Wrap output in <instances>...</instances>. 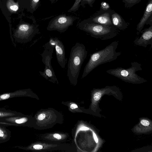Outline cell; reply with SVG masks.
Returning <instances> with one entry per match:
<instances>
[{"mask_svg":"<svg viewBox=\"0 0 152 152\" xmlns=\"http://www.w3.org/2000/svg\"><path fill=\"white\" fill-rule=\"evenodd\" d=\"M142 33L140 37H136L133 41L136 45L141 46L146 48L148 45H151L152 47V26L148 28L142 30L140 32Z\"/></svg>","mask_w":152,"mask_h":152,"instance_id":"obj_11","label":"cell"},{"mask_svg":"<svg viewBox=\"0 0 152 152\" xmlns=\"http://www.w3.org/2000/svg\"><path fill=\"white\" fill-rule=\"evenodd\" d=\"M55 43L53 38H51L49 42L46 43L44 46V50L41 54L42 61L45 65L43 72L39 71L41 75L46 79L53 82H58L57 78L51 65V60L52 58Z\"/></svg>","mask_w":152,"mask_h":152,"instance_id":"obj_5","label":"cell"},{"mask_svg":"<svg viewBox=\"0 0 152 152\" xmlns=\"http://www.w3.org/2000/svg\"><path fill=\"white\" fill-rule=\"evenodd\" d=\"M131 66L127 68L118 67L110 69L106 71L111 75L126 82L135 84H140L147 81L136 73L137 71H142V65L137 62L131 63Z\"/></svg>","mask_w":152,"mask_h":152,"instance_id":"obj_4","label":"cell"},{"mask_svg":"<svg viewBox=\"0 0 152 152\" xmlns=\"http://www.w3.org/2000/svg\"><path fill=\"white\" fill-rule=\"evenodd\" d=\"M0 8L8 21L14 15L20 17L24 9L18 0H0Z\"/></svg>","mask_w":152,"mask_h":152,"instance_id":"obj_6","label":"cell"},{"mask_svg":"<svg viewBox=\"0 0 152 152\" xmlns=\"http://www.w3.org/2000/svg\"><path fill=\"white\" fill-rule=\"evenodd\" d=\"M96 0H82V2L83 4H87L90 7H92L93 4Z\"/></svg>","mask_w":152,"mask_h":152,"instance_id":"obj_21","label":"cell"},{"mask_svg":"<svg viewBox=\"0 0 152 152\" xmlns=\"http://www.w3.org/2000/svg\"><path fill=\"white\" fill-rule=\"evenodd\" d=\"M100 8L105 10L110 9V6L107 2L105 1L102 2L101 3Z\"/></svg>","mask_w":152,"mask_h":152,"instance_id":"obj_19","label":"cell"},{"mask_svg":"<svg viewBox=\"0 0 152 152\" xmlns=\"http://www.w3.org/2000/svg\"><path fill=\"white\" fill-rule=\"evenodd\" d=\"M141 124L144 126H148L150 124L149 121L145 120H143L141 121Z\"/></svg>","mask_w":152,"mask_h":152,"instance_id":"obj_22","label":"cell"},{"mask_svg":"<svg viewBox=\"0 0 152 152\" xmlns=\"http://www.w3.org/2000/svg\"><path fill=\"white\" fill-rule=\"evenodd\" d=\"M152 0H148L143 15L137 26V34L139 35L145 24L152 26Z\"/></svg>","mask_w":152,"mask_h":152,"instance_id":"obj_10","label":"cell"},{"mask_svg":"<svg viewBox=\"0 0 152 152\" xmlns=\"http://www.w3.org/2000/svg\"><path fill=\"white\" fill-rule=\"evenodd\" d=\"M53 39L55 43V48L57 61L61 68H64L66 60L64 46L58 38L56 37Z\"/></svg>","mask_w":152,"mask_h":152,"instance_id":"obj_12","label":"cell"},{"mask_svg":"<svg viewBox=\"0 0 152 152\" xmlns=\"http://www.w3.org/2000/svg\"><path fill=\"white\" fill-rule=\"evenodd\" d=\"M53 137L58 140H60L61 139V137L60 135L56 133L53 135Z\"/></svg>","mask_w":152,"mask_h":152,"instance_id":"obj_25","label":"cell"},{"mask_svg":"<svg viewBox=\"0 0 152 152\" xmlns=\"http://www.w3.org/2000/svg\"><path fill=\"white\" fill-rule=\"evenodd\" d=\"M26 92L19 90L13 92L4 94L0 95V101L14 97H20L24 95Z\"/></svg>","mask_w":152,"mask_h":152,"instance_id":"obj_15","label":"cell"},{"mask_svg":"<svg viewBox=\"0 0 152 152\" xmlns=\"http://www.w3.org/2000/svg\"><path fill=\"white\" fill-rule=\"evenodd\" d=\"M33 147L34 149L38 150L42 149L43 146L40 145H34Z\"/></svg>","mask_w":152,"mask_h":152,"instance_id":"obj_24","label":"cell"},{"mask_svg":"<svg viewBox=\"0 0 152 152\" xmlns=\"http://www.w3.org/2000/svg\"><path fill=\"white\" fill-rule=\"evenodd\" d=\"M73 21V19L70 17H58L49 24L47 29L49 31L56 30L63 32L72 24Z\"/></svg>","mask_w":152,"mask_h":152,"instance_id":"obj_9","label":"cell"},{"mask_svg":"<svg viewBox=\"0 0 152 152\" xmlns=\"http://www.w3.org/2000/svg\"><path fill=\"white\" fill-rule=\"evenodd\" d=\"M77 107V106L75 104H72L70 106V108L72 109H74Z\"/></svg>","mask_w":152,"mask_h":152,"instance_id":"obj_26","label":"cell"},{"mask_svg":"<svg viewBox=\"0 0 152 152\" xmlns=\"http://www.w3.org/2000/svg\"><path fill=\"white\" fill-rule=\"evenodd\" d=\"M87 53L83 44L77 42L72 48L68 64L67 76L72 84L77 83L81 66Z\"/></svg>","mask_w":152,"mask_h":152,"instance_id":"obj_2","label":"cell"},{"mask_svg":"<svg viewBox=\"0 0 152 152\" xmlns=\"http://www.w3.org/2000/svg\"><path fill=\"white\" fill-rule=\"evenodd\" d=\"M89 129V128L86 127H83L81 128V129L82 130H88Z\"/></svg>","mask_w":152,"mask_h":152,"instance_id":"obj_28","label":"cell"},{"mask_svg":"<svg viewBox=\"0 0 152 152\" xmlns=\"http://www.w3.org/2000/svg\"><path fill=\"white\" fill-rule=\"evenodd\" d=\"M111 20L112 24L117 29L120 30H125L129 25L121 16L115 12L112 14Z\"/></svg>","mask_w":152,"mask_h":152,"instance_id":"obj_13","label":"cell"},{"mask_svg":"<svg viewBox=\"0 0 152 152\" xmlns=\"http://www.w3.org/2000/svg\"><path fill=\"white\" fill-rule=\"evenodd\" d=\"M79 28L97 39L106 40L113 38L118 34L117 29L113 25H106L83 21L79 25Z\"/></svg>","mask_w":152,"mask_h":152,"instance_id":"obj_3","label":"cell"},{"mask_svg":"<svg viewBox=\"0 0 152 152\" xmlns=\"http://www.w3.org/2000/svg\"><path fill=\"white\" fill-rule=\"evenodd\" d=\"M115 12L114 10L110 9L105 10L100 8L93 16L84 21L108 26L112 25H113L111 17Z\"/></svg>","mask_w":152,"mask_h":152,"instance_id":"obj_8","label":"cell"},{"mask_svg":"<svg viewBox=\"0 0 152 152\" xmlns=\"http://www.w3.org/2000/svg\"><path fill=\"white\" fill-rule=\"evenodd\" d=\"M119 41H115L104 48L93 53L86 65L81 78L85 77L99 66L116 60L121 54L116 51Z\"/></svg>","mask_w":152,"mask_h":152,"instance_id":"obj_1","label":"cell"},{"mask_svg":"<svg viewBox=\"0 0 152 152\" xmlns=\"http://www.w3.org/2000/svg\"><path fill=\"white\" fill-rule=\"evenodd\" d=\"M37 27L26 23H21L14 32V36L23 42H28L31 40L37 34H39Z\"/></svg>","mask_w":152,"mask_h":152,"instance_id":"obj_7","label":"cell"},{"mask_svg":"<svg viewBox=\"0 0 152 152\" xmlns=\"http://www.w3.org/2000/svg\"><path fill=\"white\" fill-rule=\"evenodd\" d=\"M0 122V143L7 141L10 137V132Z\"/></svg>","mask_w":152,"mask_h":152,"instance_id":"obj_14","label":"cell"},{"mask_svg":"<svg viewBox=\"0 0 152 152\" xmlns=\"http://www.w3.org/2000/svg\"><path fill=\"white\" fill-rule=\"evenodd\" d=\"M94 137L95 140L96 142H98V139L96 134L94 133Z\"/></svg>","mask_w":152,"mask_h":152,"instance_id":"obj_27","label":"cell"},{"mask_svg":"<svg viewBox=\"0 0 152 152\" xmlns=\"http://www.w3.org/2000/svg\"><path fill=\"white\" fill-rule=\"evenodd\" d=\"M45 117V115L44 113H42L39 114L38 117V119L39 120H42L44 119Z\"/></svg>","mask_w":152,"mask_h":152,"instance_id":"obj_23","label":"cell"},{"mask_svg":"<svg viewBox=\"0 0 152 152\" xmlns=\"http://www.w3.org/2000/svg\"><path fill=\"white\" fill-rule=\"evenodd\" d=\"M141 0H122L124 3L125 7L127 8H130L134 5L140 2Z\"/></svg>","mask_w":152,"mask_h":152,"instance_id":"obj_17","label":"cell"},{"mask_svg":"<svg viewBox=\"0 0 152 152\" xmlns=\"http://www.w3.org/2000/svg\"><path fill=\"white\" fill-rule=\"evenodd\" d=\"M17 112L0 109V118L21 115Z\"/></svg>","mask_w":152,"mask_h":152,"instance_id":"obj_16","label":"cell"},{"mask_svg":"<svg viewBox=\"0 0 152 152\" xmlns=\"http://www.w3.org/2000/svg\"><path fill=\"white\" fill-rule=\"evenodd\" d=\"M81 0H75L73 5L71 9L69 10L68 12H71L72 11H74L76 10L78 7L80 3Z\"/></svg>","mask_w":152,"mask_h":152,"instance_id":"obj_18","label":"cell"},{"mask_svg":"<svg viewBox=\"0 0 152 152\" xmlns=\"http://www.w3.org/2000/svg\"><path fill=\"white\" fill-rule=\"evenodd\" d=\"M102 95V93L100 91L95 92L94 96V99L95 101H98L99 99Z\"/></svg>","mask_w":152,"mask_h":152,"instance_id":"obj_20","label":"cell"}]
</instances>
